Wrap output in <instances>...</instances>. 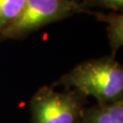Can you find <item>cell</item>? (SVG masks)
<instances>
[{
	"mask_svg": "<svg viewBox=\"0 0 123 123\" xmlns=\"http://www.w3.org/2000/svg\"><path fill=\"white\" fill-rule=\"evenodd\" d=\"M80 123H123V99L86 107Z\"/></svg>",
	"mask_w": 123,
	"mask_h": 123,
	"instance_id": "4",
	"label": "cell"
},
{
	"mask_svg": "<svg viewBox=\"0 0 123 123\" xmlns=\"http://www.w3.org/2000/svg\"><path fill=\"white\" fill-rule=\"evenodd\" d=\"M75 89L39 88L30 100V123H80L88 99Z\"/></svg>",
	"mask_w": 123,
	"mask_h": 123,
	"instance_id": "3",
	"label": "cell"
},
{
	"mask_svg": "<svg viewBox=\"0 0 123 123\" xmlns=\"http://www.w3.org/2000/svg\"><path fill=\"white\" fill-rule=\"evenodd\" d=\"M100 22L107 24V34L111 49V56L115 57L117 51L123 45V15L122 13L111 12L109 14L102 12H92Z\"/></svg>",
	"mask_w": 123,
	"mask_h": 123,
	"instance_id": "5",
	"label": "cell"
},
{
	"mask_svg": "<svg viewBox=\"0 0 123 123\" xmlns=\"http://www.w3.org/2000/svg\"><path fill=\"white\" fill-rule=\"evenodd\" d=\"M91 3L99 5L107 8L112 9L113 11L119 12L123 8V0H88Z\"/></svg>",
	"mask_w": 123,
	"mask_h": 123,
	"instance_id": "7",
	"label": "cell"
},
{
	"mask_svg": "<svg viewBox=\"0 0 123 123\" xmlns=\"http://www.w3.org/2000/svg\"><path fill=\"white\" fill-rule=\"evenodd\" d=\"M25 3L26 0H0V35L18 18Z\"/></svg>",
	"mask_w": 123,
	"mask_h": 123,
	"instance_id": "6",
	"label": "cell"
},
{
	"mask_svg": "<svg viewBox=\"0 0 123 123\" xmlns=\"http://www.w3.org/2000/svg\"><path fill=\"white\" fill-rule=\"evenodd\" d=\"M89 12L85 5L76 0H26L18 18L0 35V42L22 39L51 23L63 20L74 14Z\"/></svg>",
	"mask_w": 123,
	"mask_h": 123,
	"instance_id": "2",
	"label": "cell"
},
{
	"mask_svg": "<svg viewBox=\"0 0 123 123\" xmlns=\"http://www.w3.org/2000/svg\"><path fill=\"white\" fill-rule=\"evenodd\" d=\"M62 86L91 96L98 104L123 99V68L115 57L107 56L89 59L64 74L52 88Z\"/></svg>",
	"mask_w": 123,
	"mask_h": 123,
	"instance_id": "1",
	"label": "cell"
}]
</instances>
